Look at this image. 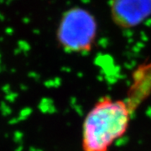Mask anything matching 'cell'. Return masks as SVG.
<instances>
[{
    "label": "cell",
    "mask_w": 151,
    "mask_h": 151,
    "mask_svg": "<svg viewBox=\"0 0 151 151\" xmlns=\"http://www.w3.org/2000/svg\"><path fill=\"white\" fill-rule=\"evenodd\" d=\"M130 109L126 102L101 97L87 113L82 126V150L108 151L128 131Z\"/></svg>",
    "instance_id": "6da1fadb"
},
{
    "label": "cell",
    "mask_w": 151,
    "mask_h": 151,
    "mask_svg": "<svg viewBox=\"0 0 151 151\" xmlns=\"http://www.w3.org/2000/svg\"><path fill=\"white\" fill-rule=\"evenodd\" d=\"M96 35V24L92 15L83 9H71L61 19L58 39L61 45L70 51H87Z\"/></svg>",
    "instance_id": "7a4b0ae2"
},
{
    "label": "cell",
    "mask_w": 151,
    "mask_h": 151,
    "mask_svg": "<svg viewBox=\"0 0 151 151\" xmlns=\"http://www.w3.org/2000/svg\"><path fill=\"white\" fill-rule=\"evenodd\" d=\"M115 22L123 27L140 23L151 13V0H114L112 6Z\"/></svg>",
    "instance_id": "3957f363"
}]
</instances>
